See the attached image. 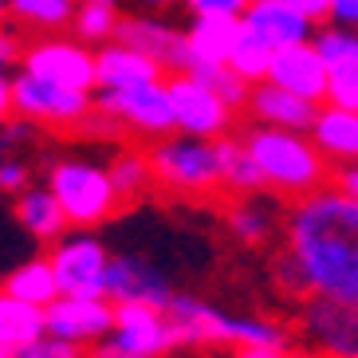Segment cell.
<instances>
[{
	"mask_svg": "<svg viewBox=\"0 0 358 358\" xmlns=\"http://www.w3.org/2000/svg\"><path fill=\"white\" fill-rule=\"evenodd\" d=\"M275 280L299 299L358 303V201L327 185L287 205Z\"/></svg>",
	"mask_w": 358,
	"mask_h": 358,
	"instance_id": "1",
	"label": "cell"
},
{
	"mask_svg": "<svg viewBox=\"0 0 358 358\" xmlns=\"http://www.w3.org/2000/svg\"><path fill=\"white\" fill-rule=\"evenodd\" d=\"M244 146H248V154L256 158V166L264 173V189L284 197L287 205L335 185V166L323 158V150L311 142V134L252 127L244 134Z\"/></svg>",
	"mask_w": 358,
	"mask_h": 358,
	"instance_id": "2",
	"label": "cell"
},
{
	"mask_svg": "<svg viewBox=\"0 0 358 358\" xmlns=\"http://www.w3.org/2000/svg\"><path fill=\"white\" fill-rule=\"evenodd\" d=\"M173 319L178 347H292V338L280 323L264 315H232L217 303H205L197 295L178 292L166 307Z\"/></svg>",
	"mask_w": 358,
	"mask_h": 358,
	"instance_id": "3",
	"label": "cell"
},
{
	"mask_svg": "<svg viewBox=\"0 0 358 358\" xmlns=\"http://www.w3.org/2000/svg\"><path fill=\"white\" fill-rule=\"evenodd\" d=\"M43 181L48 189L59 197L71 229H87L95 232L99 224H106L110 217L122 213V193L115 189V178L110 169L95 158H79V154H67V158H52L43 169Z\"/></svg>",
	"mask_w": 358,
	"mask_h": 358,
	"instance_id": "4",
	"label": "cell"
},
{
	"mask_svg": "<svg viewBox=\"0 0 358 358\" xmlns=\"http://www.w3.org/2000/svg\"><path fill=\"white\" fill-rule=\"evenodd\" d=\"M146 154L154 166V181L173 197H213L217 189H224L221 154L209 138L169 134L146 146Z\"/></svg>",
	"mask_w": 358,
	"mask_h": 358,
	"instance_id": "5",
	"label": "cell"
},
{
	"mask_svg": "<svg viewBox=\"0 0 358 358\" xmlns=\"http://www.w3.org/2000/svg\"><path fill=\"white\" fill-rule=\"evenodd\" d=\"M95 115V95L87 91L48 83L28 71L12 75V118H28L48 130H91Z\"/></svg>",
	"mask_w": 358,
	"mask_h": 358,
	"instance_id": "6",
	"label": "cell"
},
{
	"mask_svg": "<svg viewBox=\"0 0 358 358\" xmlns=\"http://www.w3.org/2000/svg\"><path fill=\"white\" fill-rule=\"evenodd\" d=\"M95 110L118 134H130L138 142H146V146L178 134L173 103H169L166 83L134 87V91H95Z\"/></svg>",
	"mask_w": 358,
	"mask_h": 358,
	"instance_id": "7",
	"label": "cell"
},
{
	"mask_svg": "<svg viewBox=\"0 0 358 358\" xmlns=\"http://www.w3.org/2000/svg\"><path fill=\"white\" fill-rule=\"evenodd\" d=\"M20 71L40 75L48 83L71 87V91H99V48H87L83 40L67 36H36L24 43Z\"/></svg>",
	"mask_w": 358,
	"mask_h": 358,
	"instance_id": "8",
	"label": "cell"
},
{
	"mask_svg": "<svg viewBox=\"0 0 358 358\" xmlns=\"http://www.w3.org/2000/svg\"><path fill=\"white\" fill-rule=\"evenodd\" d=\"M48 260L59 275V292L64 295H106V272H110L115 252L95 232L71 229L48 248Z\"/></svg>",
	"mask_w": 358,
	"mask_h": 358,
	"instance_id": "9",
	"label": "cell"
},
{
	"mask_svg": "<svg viewBox=\"0 0 358 358\" xmlns=\"http://www.w3.org/2000/svg\"><path fill=\"white\" fill-rule=\"evenodd\" d=\"M99 350L110 358H166L169 350H178L173 319H169L166 307L122 303L115 331H110V338Z\"/></svg>",
	"mask_w": 358,
	"mask_h": 358,
	"instance_id": "10",
	"label": "cell"
},
{
	"mask_svg": "<svg viewBox=\"0 0 358 358\" xmlns=\"http://www.w3.org/2000/svg\"><path fill=\"white\" fill-rule=\"evenodd\" d=\"M169 103H173V122H178V134L189 138H209V142H221L232 130V110L209 83H201L197 75H169Z\"/></svg>",
	"mask_w": 358,
	"mask_h": 358,
	"instance_id": "11",
	"label": "cell"
},
{
	"mask_svg": "<svg viewBox=\"0 0 358 358\" xmlns=\"http://www.w3.org/2000/svg\"><path fill=\"white\" fill-rule=\"evenodd\" d=\"M299 335L307 350H319L323 358H358V303L303 299Z\"/></svg>",
	"mask_w": 358,
	"mask_h": 358,
	"instance_id": "12",
	"label": "cell"
},
{
	"mask_svg": "<svg viewBox=\"0 0 358 358\" xmlns=\"http://www.w3.org/2000/svg\"><path fill=\"white\" fill-rule=\"evenodd\" d=\"M118 307L106 295H59L48 307V335H59L83 350H99L110 338Z\"/></svg>",
	"mask_w": 358,
	"mask_h": 358,
	"instance_id": "13",
	"label": "cell"
},
{
	"mask_svg": "<svg viewBox=\"0 0 358 358\" xmlns=\"http://www.w3.org/2000/svg\"><path fill=\"white\" fill-rule=\"evenodd\" d=\"M118 43H130L150 59H158L169 75H189L193 71V52H189V32L178 24L162 20L154 12H122L118 24Z\"/></svg>",
	"mask_w": 358,
	"mask_h": 358,
	"instance_id": "14",
	"label": "cell"
},
{
	"mask_svg": "<svg viewBox=\"0 0 358 358\" xmlns=\"http://www.w3.org/2000/svg\"><path fill=\"white\" fill-rule=\"evenodd\" d=\"M173 280L162 272L154 260L134 252H115L110 272H106V299L115 307L122 303H150V307H169L173 303Z\"/></svg>",
	"mask_w": 358,
	"mask_h": 358,
	"instance_id": "15",
	"label": "cell"
},
{
	"mask_svg": "<svg viewBox=\"0 0 358 358\" xmlns=\"http://www.w3.org/2000/svg\"><path fill=\"white\" fill-rule=\"evenodd\" d=\"M268 83L284 87L292 95L311 99V103L323 106L327 83H331V67L323 64V55L315 52V43H292V48H280V52H275Z\"/></svg>",
	"mask_w": 358,
	"mask_h": 358,
	"instance_id": "16",
	"label": "cell"
},
{
	"mask_svg": "<svg viewBox=\"0 0 358 358\" xmlns=\"http://www.w3.org/2000/svg\"><path fill=\"white\" fill-rule=\"evenodd\" d=\"M12 221H16L20 232H28L36 244H43V248H52L59 236L71 232V221H67L59 197L48 189V181H40V185L32 181L24 193L12 197Z\"/></svg>",
	"mask_w": 358,
	"mask_h": 358,
	"instance_id": "17",
	"label": "cell"
},
{
	"mask_svg": "<svg viewBox=\"0 0 358 358\" xmlns=\"http://www.w3.org/2000/svg\"><path fill=\"white\" fill-rule=\"evenodd\" d=\"M169 71L150 59L146 52H138L130 43H103L99 48V91H134V87L166 83Z\"/></svg>",
	"mask_w": 358,
	"mask_h": 358,
	"instance_id": "18",
	"label": "cell"
},
{
	"mask_svg": "<svg viewBox=\"0 0 358 358\" xmlns=\"http://www.w3.org/2000/svg\"><path fill=\"white\" fill-rule=\"evenodd\" d=\"M248 115L256 127H275V130H295V134H311L319 115V103L299 99L275 83H256L248 99Z\"/></svg>",
	"mask_w": 358,
	"mask_h": 358,
	"instance_id": "19",
	"label": "cell"
},
{
	"mask_svg": "<svg viewBox=\"0 0 358 358\" xmlns=\"http://www.w3.org/2000/svg\"><path fill=\"white\" fill-rule=\"evenodd\" d=\"M224 229L244 248H264L275 232H284V217L264 193H252V197H232L224 205Z\"/></svg>",
	"mask_w": 358,
	"mask_h": 358,
	"instance_id": "20",
	"label": "cell"
},
{
	"mask_svg": "<svg viewBox=\"0 0 358 358\" xmlns=\"http://www.w3.org/2000/svg\"><path fill=\"white\" fill-rule=\"evenodd\" d=\"M311 142L323 150V158L335 169L355 166L358 162V110L323 103L315 115V127H311Z\"/></svg>",
	"mask_w": 358,
	"mask_h": 358,
	"instance_id": "21",
	"label": "cell"
},
{
	"mask_svg": "<svg viewBox=\"0 0 358 358\" xmlns=\"http://www.w3.org/2000/svg\"><path fill=\"white\" fill-rule=\"evenodd\" d=\"M244 20L252 24L264 40L272 43L275 52L280 48H292V43H311L315 36V24L307 20L303 12H295L287 0H272V4H252Z\"/></svg>",
	"mask_w": 358,
	"mask_h": 358,
	"instance_id": "22",
	"label": "cell"
},
{
	"mask_svg": "<svg viewBox=\"0 0 358 358\" xmlns=\"http://www.w3.org/2000/svg\"><path fill=\"white\" fill-rule=\"evenodd\" d=\"M4 295L24 299V303H36V307H52L64 292H59V275H55L48 252L12 264L8 275H4Z\"/></svg>",
	"mask_w": 358,
	"mask_h": 358,
	"instance_id": "23",
	"label": "cell"
},
{
	"mask_svg": "<svg viewBox=\"0 0 358 358\" xmlns=\"http://www.w3.org/2000/svg\"><path fill=\"white\" fill-rule=\"evenodd\" d=\"M189 32V52H193V67H217L232 59L236 36H241V20L232 16H193Z\"/></svg>",
	"mask_w": 358,
	"mask_h": 358,
	"instance_id": "24",
	"label": "cell"
},
{
	"mask_svg": "<svg viewBox=\"0 0 358 358\" xmlns=\"http://www.w3.org/2000/svg\"><path fill=\"white\" fill-rule=\"evenodd\" d=\"M4 4V20L20 24L28 32H43L55 36L75 24V12H79V0H0Z\"/></svg>",
	"mask_w": 358,
	"mask_h": 358,
	"instance_id": "25",
	"label": "cell"
},
{
	"mask_svg": "<svg viewBox=\"0 0 358 358\" xmlns=\"http://www.w3.org/2000/svg\"><path fill=\"white\" fill-rule=\"evenodd\" d=\"M48 335V307L0 295V350H24Z\"/></svg>",
	"mask_w": 358,
	"mask_h": 358,
	"instance_id": "26",
	"label": "cell"
},
{
	"mask_svg": "<svg viewBox=\"0 0 358 358\" xmlns=\"http://www.w3.org/2000/svg\"><path fill=\"white\" fill-rule=\"evenodd\" d=\"M217 154H221V178H224V189L232 197H252V193H268L264 189V173L256 166V158L248 154L244 138H221L217 142Z\"/></svg>",
	"mask_w": 358,
	"mask_h": 358,
	"instance_id": "27",
	"label": "cell"
},
{
	"mask_svg": "<svg viewBox=\"0 0 358 358\" xmlns=\"http://www.w3.org/2000/svg\"><path fill=\"white\" fill-rule=\"evenodd\" d=\"M118 24H122V12H118V0H87L75 12L71 36L83 40L87 48H103V43L118 40Z\"/></svg>",
	"mask_w": 358,
	"mask_h": 358,
	"instance_id": "28",
	"label": "cell"
},
{
	"mask_svg": "<svg viewBox=\"0 0 358 358\" xmlns=\"http://www.w3.org/2000/svg\"><path fill=\"white\" fill-rule=\"evenodd\" d=\"M272 64H275V48L264 40L248 20H241V36H236V48H232L229 67H236V71L256 87V83H268Z\"/></svg>",
	"mask_w": 358,
	"mask_h": 358,
	"instance_id": "29",
	"label": "cell"
},
{
	"mask_svg": "<svg viewBox=\"0 0 358 358\" xmlns=\"http://www.w3.org/2000/svg\"><path fill=\"white\" fill-rule=\"evenodd\" d=\"M106 169H110V178H115V189L122 193V201H142L150 193V185H158L154 181V166H150V154L146 150H118L115 158L106 162Z\"/></svg>",
	"mask_w": 358,
	"mask_h": 358,
	"instance_id": "30",
	"label": "cell"
},
{
	"mask_svg": "<svg viewBox=\"0 0 358 358\" xmlns=\"http://www.w3.org/2000/svg\"><path fill=\"white\" fill-rule=\"evenodd\" d=\"M311 43H315V52L323 55V64L331 67V71H338V67H358V32L355 28L319 24Z\"/></svg>",
	"mask_w": 358,
	"mask_h": 358,
	"instance_id": "31",
	"label": "cell"
},
{
	"mask_svg": "<svg viewBox=\"0 0 358 358\" xmlns=\"http://www.w3.org/2000/svg\"><path fill=\"white\" fill-rule=\"evenodd\" d=\"M189 75H197L201 83H209L232 110H248V99H252V83L244 79L236 67L229 64H217V67H193Z\"/></svg>",
	"mask_w": 358,
	"mask_h": 358,
	"instance_id": "32",
	"label": "cell"
},
{
	"mask_svg": "<svg viewBox=\"0 0 358 358\" xmlns=\"http://www.w3.org/2000/svg\"><path fill=\"white\" fill-rule=\"evenodd\" d=\"M0 358H91V350L75 347L59 335H43L36 343H28L24 350H0Z\"/></svg>",
	"mask_w": 358,
	"mask_h": 358,
	"instance_id": "33",
	"label": "cell"
},
{
	"mask_svg": "<svg viewBox=\"0 0 358 358\" xmlns=\"http://www.w3.org/2000/svg\"><path fill=\"white\" fill-rule=\"evenodd\" d=\"M323 103L358 110V67H338V71H331V83H327Z\"/></svg>",
	"mask_w": 358,
	"mask_h": 358,
	"instance_id": "34",
	"label": "cell"
},
{
	"mask_svg": "<svg viewBox=\"0 0 358 358\" xmlns=\"http://www.w3.org/2000/svg\"><path fill=\"white\" fill-rule=\"evenodd\" d=\"M32 185V166L16 154V158H4L0 162V189L8 193V197H16V193H24Z\"/></svg>",
	"mask_w": 358,
	"mask_h": 358,
	"instance_id": "35",
	"label": "cell"
},
{
	"mask_svg": "<svg viewBox=\"0 0 358 358\" xmlns=\"http://www.w3.org/2000/svg\"><path fill=\"white\" fill-rule=\"evenodd\" d=\"M185 8L193 16H232V20H244L252 0H185Z\"/></svg>",
	"mask_w": 358,
	"mask_h": 358,
	"instance_id": "36",
	"label": "cell"
},
{
	"mask_svg": "<svg viewBox=\"0 0 358 358\" xmlns=\"http://www.w3.org/2000/svg\"><path fill=\"white\" fill-rule=\"evenodd\" d=\"M32 134H36V122H28V118H4V134H0V142H4V158H12L16 146H28Z\"/></svg>",
	"mask_w": 358,
	"mask_h": 358,
	"instance_id": "37",
	"label": "cell"
},
{
	"mask_svg": "<svg viewBox=\"0 0 358 358\" xmlns=\"http://www.w3.org/2000/svg\"><path fill=\"white\" fill-rule=\"evenodd\" d=\"M20 59H24V43H20V36H16V28L4 24V32H0V64L20 67Z\"/></svg>",
	"mask_w": 358,
	"mask_h": 358,
	"instance_id": "38",
	"label": "cell"
},
{
	"mask_svg": "<svg viewBox=\"0 0 358 358\" xmlns=\"http://www.w3.org/2000/svg\"><path fill=\"white\" fill-rule=\"evenodd\" d=\"M287 4H292L295 12H303L307 20L319 28V24L331 20V4H335V0H287Z\"/></svg>",
	"mask_w": 358,
	"mask_h": 358,
	"instance_id": "39",
	"label": "cell"
},
{
	"mask_svg": "<svg viewBox=\"0 0 358 358\" xmlns=\"http://www.w3.org/2000/svg\"><path fill=\"white\" fill-rule=\"evenodd\" d=\"M327 24L355 28V32H358V0H335V4H331V20H327Z\"/></svg>",
	"mask_w": 358,
	"mask_h": 358,
	"instance_id": "40",
	"label": "cell"
},
{
	"mask_svg": "<svg viewBox=\"0 0 358 358\" xmlns=\"http://www.w3.org/2000/svg\"><path fill=\"white\" fill-rule=\"evenodd\" d=\"M232 358H295L292 347H236Z\"/></svg>",
	"mask_w": 358,
	"mask_h": 358,
	"instance_id": "41",
	"label": "cell"
},
{
	"mask_svg": "<svg viewBox=\"0 0 358 358\" xmlns=\"http://www.w3.org/2000/svg\"><path fill=\"white\" fill-rule=\"evenodd\" d=\"M335 189L350 193V197L358 201V162H355V166H343V169H335Z\"/></svg>",
	"mask_w": 358,
	"mask_h": 358,
	"instance_id": "42",
	"label": "cell"
},
{
	"mask_svg": "<svg viewBox=\"0 0 358 358\" xmlns=\"http://www.w3.org/2000/svg\"><path fill=\"white\" fill-rule=\"evenodd\" d=\"M138 4H146L150 12H158V8H166V4H173V0H138Z\"/></svg>",
	"mask_w": 358,
	"mask_h": 358,
	"instance_id": "43",
	"label": "cell"
},
{
	"mask_svg": "<svg viewBox=\"0 0 358 358\" xmlns=\"http://www.w3.org/2000/svg\"><path fill=\"white\" fill-rule=\"evenodd\" d=\"M295 358H323L319 350H295Z\"/></svg>",
	"mask_w": 358,
	"mask_h": 358,
	"instance_id": "44",
	"label": "cell"
},
{
	"mask_svg": "<svg viewBox=\"0 0 358 358\" xmlns=\"http://www.w3.org/2000/svg\"><path fill=\"white\" fill-rule=\"evenodd\" d=\"M91 358H110V355H103V350H91Z\"/></svg>",
	"mask_w": 358,
	"mask_h": 358,
	"instance_id": "45",
	"label": "cell"
},
{
	"mask_svg": "<svg viewBox=\"0 0 358 358\" xmlns=\"http://www.w3.org/2000/svg\"><path fill=\"white\" fill-rule=\"evenodd\" d=\"M252 4H272V0H252Z\"/></svg>",
	"mask_w": 358,
	"mask_h": 358,
	"instance_id": "46",
	"label": "cell"
},
{
	"mask_svg": "<svg viewBox=\"0 0 358 358\" xmlns=\"http://www.w3.org/2000/svg\"><path fill=\"white\" fill-rule=\"evenodd\" d=\"M79 4H87V0H79Z\"/></svg>",
	"mask_w": 358,
	"mask_h": 358,
	"instance_id": "47",
	"label": "cell"
}]
</instances>
